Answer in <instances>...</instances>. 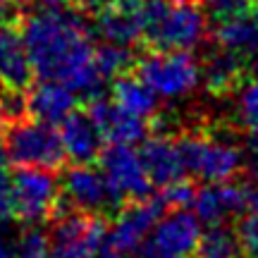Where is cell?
Returning a JSON list of instances; mask_svg holds the SVG:
<instances>
[{"label": "cell", "mask_w": 258, "mask_h": 258, "mask_svg": "<svg viewBox=\"0 0 258 258\" xmlns=\"http://www.w3.org/2000/svg\"><path fill=\"white\" fill-rule=\"evenodd\" d=\"M19 34L38 79L60 82L86 98L101 93L105 77L91 41L93 31L82 15L64 5L38 8L24 19Z\"/></svg>", "instance_id": "6da1fadb"}, {"label": "cell", "mask_w": 258, "mask_h": 258, "mask_svg": "<svg viewBox=\"0 0 258 258\" xmlns=\"http://www.w3.org/2000/svg\"><path fill=\"white\" fill-rule=\"evenodd\" d=\"M141 38L156 50H196L208 38L201 0H141Z\"/></svg>", "instance_id": "7a4b0ae2"}, {"label": "cell", "mask_w": 258, "mask_h": 258, "mask_svg": "<svg viewBox=\"0 0 258 258\" xmlns=\"http://www.w3.org/2000/svg\"><path fill=\"white\" fill-rule=\"evenodd\" d=\"M137 77L158 101H184L201 86V62L191 50H156L139 60Z\"/></svg>", "instance_id": "3957f363"}, {"label": "cell", "mask_w": 258, "mask_h": 258, "mask_svg": "<svg viewBox=\"0 0 258 258\" xmlns=\"http://www.w3.org/2000/svg\"><path fill=\"white\" fill-rule=\"evenodd\" d=\"M184 172L203 184L230 182L241 170V146L213 134H186L177 139Z\"/></svg>", "instance_id": "277c9868"}, {"label": "cell", "mask_w": 258, "mask_h": 258, "mask_svg": "<svg viewBox=\"0 0 258 258\" xmlns=\"http://www.w3.org/2000/svg\"><path fill=\"white\" fill-rule=\"evenodd\" d=\"M5 146H8V160H12L17 167L57 170L67 160L57 124L36 117L34 120L22 117L12 122V127L5 134Z\"/></svg>", "instance_id": "5b68a950"}, {"label": "cell", "mask_w": 258, "mask_h": 258, "mask_svg": "<svg viewBox=\"0 0 258 258\" xmlns=\"http://www.w3.org/2000/svg\"><path fill=\"white\" fill-rule=\"evenodd\" d=\"M60 179L46 167H19L10 177V213L27 225L48 220L57 208Z\"/></svg>", "instance_id": "8992f818"}, {"label": "cell", "mask_w": 258, "mask_h": 258, "mask_svg": "<svg viewBox=\"0 0 258 258\" xmlns=\"http://www.w3.org/2000/svg\"><path fill=\"white\" fill-rule=\"evenodd\" d=\"M199 239L201 220L191 208H170L148 232L137 258H194Z\"/></svg>", "instance_id": "52a82bcc"}, {"label": "cell", "mask_w": 258, "mask_h": 258, "mask_svg": "<svg viewBox=\"0 0 258 258\" xmlns=\"http://www.w3.org/2000/svg\"><path fill=\"white\" fill-rule=\"evenodd\" d=\"M105 220L101 215L72 211L60 215L48 234L50 258H96L105 244Z\"/></svg>", "instance_id": "ba28073f"}, {"label": "cell", "mask_w": 258, "mask_h": 258, "mask_svg": "<svg viewBox=\"0 0 258 258\" xmlns=\"http://www.w3.org/2000/svg\"><path fill=\"white\" fill-rule=\"evenodd\" d=\"M60 194L72 211L91 213V215L112 213L122 203V196L108 182L105 172L91 167V163L74 165L72 170H67V175L60 182Z\"/></svg>", "instance_id": "9c48e42d"}, {"label": "cell", "mask_w": 258, "mask_h": 258, "mask_svg": "<svg viewBox=\"0 0 258 258\" xmlns=\"http://www.w3.org/2000/svg\"><path fill=\"white\" fill-rule=\"evenodd\" d=\"M101 170L115 186V191L122 196V201H141L153 191V182L146 172L141 153L129 144H110L105 148L101 153Z\"/></svg>", "instance_id": "30bf717a"}, {"label": "cell", "mask_w": 258, "mask_h": 258, "mask_svg": "<svg viewBox=\"0 0 258 258\" xmlns=\"http://www.w3.org/2000/svg\"><path fill=\"white\" fill-rule=\"evenodd\" d=\"M165 211L167 208L160 196H156V199L148 196V199L134 201V206L122 211L117 215V220L112 222V227L105 232V244L129 258L139 256L148 232L153 230V225Z\"/></svg>", "instance_id": "8fae6325"}, {"label": "cell", "mask_w": 258, "mask_h": 258, "mask_svg": "<svg viewBox=\"0 0 258 258\" xmlns=\"http://www.w3.org/2000/svg\"><path fill=\"white\" fill-rule=\"evenodd\" d=\"M253 189L237 182H215L196 189L191 211L206 225H225L227 220L237 218L251 206Z\"/></svg>", "instance_id": "7c38bea8"}, {"label": "cell", "mask_w": 258, "mask_h": 258, "mask_svg": "<svg viewBox=\"0 0 258 258\" xmlns=\"http://www.w3.org/2000/svg\"><path fill=\"white\" fill-rule=\"evenodd\" d=\"M86 112L91 115L93 122L103 132V139L110 141V144L137 146V144H141L148 137V120L122 110L112 98H103L101 93L91 98Z\"/></svg>", "instance_id": "4fadbf2b"}, {"label": "cell", "mask_w": 258, "mask_h": 258, "mask_svg": "<svg viewBox=\"0 0 258 258\" xmlns=\"http://www.w3.org/2000/svg\"><path fill=\"white\" fill-rule=\"evenodd\" d=\"M91 31L103 43L134 46L141 41V0H117L96 12Z\"/></svg>", "instance_id": "5bb4252c"}, {"label": "cell", "mask_w": 258, "mask_h": 258, "mask_svg": "<svg viewBox=\"0 0 258 258\" xmlns=\"http://www.w3.org/2000/svg\"><path fill=\"white\" fill-rule=\"evenodd\" d=\"M60 139L64 146V156L72 160L74 165L93 163L103 153V132L93 122L89 112H70L60 122Z\"/></svg>", "instance_id": "9a60e30c"}, {"label": "cell", "mask_w": 258, "mask_h": 258, "mask_svg": "<svg viewBox=\"0 0 258 258\" xmlns=\"http://www.w3.org/2000/svg\"><path fill=\"white\" fill-rule=\"evenodd\" d=\"M141 160L146 165V172L151 177L153 186H170L184 179V165L179 156V146L170 137H146L141 141Z\"/></svg>", "instance_id": "2e32d148"}, {"label": "cell", "mask_w": 258, "mask_h": 258, "mask_svg": "<svg viewBox=\"0 0 258 258\" xmlns=\"http://www.w3.org/2000/svg\"><path fill=\"white\" fill-rule=\"evenodd\" d=\"M77 108V93L60 82L38 79V84L27 96V115L36 120L60 124Z\"/></svg>", "instance_id": "e0dca14e"}, {"label": "cell", "mask_w": 258, "mask_h": 258, "mask_svg": "<svg viewBox=\"0 0 258 258\" xmlns=\"http://www.w3.org/2000/svg\"><path fill=\"white\" fill-rule=\"evenodd\" d=\"M215 43L241 57L253 55L258 50V8H246L218 19Z\"/></svg>", "instance_id": "ac0fdd59"}, {"label": "cell", "mask_w": 258, "mask_h": 258, "mask_svg": "<svg viewBox=\"0 0 258 258\" xmlns=\"http://www.w3.org/2000/svg\"><path fill=\"white\" fill-rule=\"evenodd\" d=\"M31 62H29L27 48L15 27L0 29V82L12 91L27 89L31 82Z\"/></svg>", "instance_id": "d6986e66"}, {"label": "cell", "mask_w": 258, "mask_h": 258, "mask_svg": "<svg viewBox=\"0 0 258 258\" xmlns=\"http://www.w3.org/2000/svg\"><path fill=\"white\" fill-rule=\"evenodd\" d=\"M241 72H244V57L218 46V50L201 64V82L213 93H230L239 84Z\"/></svg>", "instance_id": "ffe728a7"}, {"label": "cell", "mask_w": 258, "mask_h": 258, "mask_svg": "<svg viewBox=\"0 0 258 258\" xmlns=\"http://www.w3.org/2000/svg\"><path fill=\"white\" fill-rule=\"evenodd\" d=\"M112 101L120 105L122 110L132 112L137 117L151 120L158 112V96L139 77L132 74H120L112 84Z\"/></svg>", "instance_id": "44dd1931"}, {"label": "cell", "mask_w": 258, "mask_h": 258, "mask_svg": "<svg viewBox=\"0 0 258 258\" xmlns=\"http://www.w3.org/2000/svg\"><path fill=\"white\" fill-rule=\"evenodd\" d=\"M194 258H244V249L237 232L225 225H211L208 232H201Z\"/></svg>", "instance_id": "7402d4cb"}, {"label": "cell", "mask_w": 258, "mask_h": 258, "mask_svg": "<svg viewBox=\"0 0 258 258\" xmlns=\"http://www.w3.org/2000/svg\"><path fill=\"white\" fill-rule=\"evenodd\" d=\"M234 112L239 124L249 134H258V77L239 89L234 101Z\"/></svg>", "instance_id": "603a6c76"}, {"label": "cell", "mask_w": 258, "mask_h": 258, "mask_svg": "<svg viewBox=\"0 0 258 258\" xmlns=\"http://www.w3.org/2000/svg\"><path fill=\"white\" fill-rule=\"evenodd\" d=\"M96 57H98V67L105 79H115L129 70L132 64V50L129 46H117V43H103L96 48Z\"/></svg>", "instance_id": "cb8c5ba5"}, {"label": "cell", "mask_w": 258, "mask_h": 258, "mask_svg": "<svg viewBox=\"0 0 258 258\" xmlns=\"http://www.w3.org/2000/svg\"><path fill=\"white\" fill-rule=\"evenodd\" d=\"M237 237H239V244L244 249V256L258 258V191L253 194L251 206L241 213Z\"/></svg>", "instance_id": "d4e9b609"}, {"label": "cell", "mask_w": 258, "mask_h": 258, "mask_svg": "<svg viewBox=\"0 0 258 258\" xmlns=\"http://www.w3.org/2000/svg\"><path fill=\"white\" fill-rule=\"evenodd\" d=\"M15 258H50L48 237L38 227L15 234Z\"/></svg>", "instance_id": "484cf974"}, {"label": "cell", "mask_w": 258, "mask_h": 258, "mask_svg": "<svg viewBox=\"0 0 258 258\" xmlns=\"http://www.w3.org/2000/svg\"><path fill=\"white\" fill-rule=\"evenodd\" d=\"M241 170H246L251 179H258V134H249L241 146Z\"/></svg>", "instance_id": "4316f807"}, {"label": "cell", "mask_w": 258, "mask_h": 258, "mask_svg": "<svg viewBox=\"0 0 258 258\" xmlns=\"http://www.w3.org/2000/svg\"><path fill=\"white\" fill-rule=\"evenodd\" d=\"M203 8L211 12L213 17H227V15H234V12H241L251 5V0H201Z\"/></svg>", "instance_id": "83f0119b"}, {"label": "cell", "mask_w": 258, "mask_h": 258, "mask_svg": "<svg viewBox=\"0 0 258 258\" xmlns=\"http://www.w3.org/2000/svg\"><path fill=\"white\" fill-rule=\"evenodd\" d=\"M19 22V0H0V29Z\"/></svg>", "instance_id": "f1b7e54d"}, {"label": "cell", "mask_w": 258, "mask_h": 258, "mask_svg": "<svg viewBox=\"0 0 258 258\" xmlns=\"http://www.w3.org/2000/svg\"><path fill=\"white\" fill-rule=\"evenodd\" d=\"M0 258H15V232L0 222Z\"/></svg>", "instance_id": "f546056e"}, {"label": "cell", "mask_w": 258, "mask_h": 258, "mask_svg": "<svg viewBox=\"0 0 258 258\" xmlns=\"http://www.w3.org/2000/svg\"><path fill=\"white\" fill-rule=\"evenodd\" d=\"M112 3H117V0H79V5H82L84 10H89V12H98V10L108 8Z\"/></svg>", "instance_id": "4dcf8cb0"}, {"label": "cell", "mask_w": 258, "mask_h": 258, "mask_svg": "<svg viewBox=\"0 0 258 258\" xmlns=\"http://www.w3.org/2000/svg\"><path fill=\"white\" fill-rule=\"evenodd\" d=\"M22 3H29V5H36V8H60V5H67L70 0H19Z\"/></svg>", "instance_id": "1f68e13d"}, {"label": "cell", "mask_w": 258, "mask_h": 258, "mask_svg": "<svg viewBox=\"0 0 258 258\" xmlns=\"http://www.w3.org/2000/svg\"><path fill=\"white\" fill-rule=\"evenodd\" d=\"M96 258H129V256H124V253H120V251L110 249L108 244H103L101 251H98V256H96Z\"/></svg>", "instance_id": "d6a6232c"}, {"label": "cell", "mask_w": 258, "mask_h": 258, "mask_svg": "<svg viewBox=\"0 0 258 258\" xmlns=\"http://www.w3.org/2000/svg\"><path fill=\"white\" fill-rule=\"evenodd\" d=\"M251 72L258 77V50L253 53V55H251Z\"/></svg>", "instance_id": "836d02e7"}, {"label": "cell", "mask_w": 258, "mask_h": 258, "mask_svg": "<svg viewBox=\"0 0 258 258\" xmlns=\"http://www.w3.org/2000/svg\"><path fill=\"white\" fill-rule=\"evenodd\" d=\"M0 89H3V82H0ZM0 96H3V93H0Z\"/></svg>", "instance_id": "e575fe53"}, {"label": "cell", "mask_w": 258, "mask_h": 258, "mask_svg": "<svg viewBox=\"0 0 258 258\" xmlns=\"http://www.w3.org/2000/svg\"><path fill=\"white\" fill-rule=\"evenodd\" d=\"M256 3H258V0H256Z\"/></svg>", "instance_id": "d590c367"}]
</instances>
